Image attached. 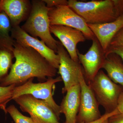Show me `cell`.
Returning a JSON list of instances; mask_svg holds the SVG:
<instances>
[{"label": "cell", "instance_id": "cell-14", "mask_svg": "<svg viewBox=\"0 0 123 123\" xmlns=\"http://www.w3.org/2000/svg\"><path fill=\"white\" fill-rule=\"evenodd\" d=\"M88 25L105 54L112 39L123 27V15L111 22Z\"/></svg>", "mask_w": 123, "mask_h": 123}, {"label": "cell", "instance_id": "cell-1", "mask_svg": "<svg viewBox=\"0 0 123 123\" xmlns=\"http://www.w3.org/2000/svg\"><path fill=\"white\" fill-rule=\"evenodd\" d=\"M13 53L15 62L8 74L0 84L2 86L21 85L31 78H36L46 81L55 76L57 69L34 49L24 47L14 41Z\"/></svg>", "mask_w": 123, "mask_h": 123}, {"label": "cell", "instance_id": "cell-25", "mask_svg": "<svg viewBox=\"0 0 123 123\" xmlns=\"http://www.w3.org/2000/svg\"><path fill=\"white\" fill-rule=\"evenodd\" d=\"M117 112L114 110V111L109 113H105V114L102 116L101 118L97 120L92 122L88 123H102L104 121H105L106 120L108 119L111 117L117 115Z\"/></svg>", "mask_w": 123, "mask_h": 123}, {"label": "cell", "instance_id": "cell-23", "mask_svg": "<svg viewBox=\"0 0 123 123\" xmlns=\"http://www.w3.org/2000/svg\"><path fill=\"white\" fill-rule=\"evenodd\" d=\"M117 17L123 15V0H112Z\"/></svg>", "mask_w": 123, "mask_h": 123}, {"label": "cell", "instance_id": "cell-5", "mask_svg": "<svg viewBox=\"0 0 123 123\" xmlns=\"http://www.w3.org/2000/svg\"><path fill=\"white\" fill-rule=\"evenodd\" d=\"M34 78L29 79L21 85L15 86L14 89L12 99L24 95H30L35 98L45 101L55 111L60 119V106L53 98V86L57 82L62 81L60 76L56 78H49L46 81L35 83Z\"/></svg>", "mask_w": 123, "mask_h": 123}, {"label": "cell", "instance_id": "cell-8", "mask_svg": "<svg viewBox=\"0 0 123 123\" xmlns=\"http://www.w3.org/2000/svg\"><path fill=\"white\" fill-rule=\"evenodd\" d=\"M79 82L80 102L76 123H90L97 120L102 116L99 111V104L92 88L86 81L82 70L79 75Z\"/></svg>", "mask_w": 123, "mask_h": 123}, {"label": "cell", "instance_id": "cell-26", "mask_svg": "<svg viewBox=\"0 0 123 123\" xmlns=\"http://www.w3.org/2000/svg\"><path fill=\"white\" fill-rule=\"evenodd\" d=\"M115 110L118 112V114L123 115V92L121 93L119 97Z\"/></svg>", "mask_w": 123, "mask_h": 123}, {"label": "cell", "instance_id": "cell-2", "mask_svg": "<svg viewBox=\"0 0 123 123\" xmlns=\"http://www.w3.org/2000/svg\"><path fill=\"white\" fill-rule=\"evenodd\" d=\"M31 3L30 13L21 28L31 36L39 37L56 53L59 42L52 37L50 31L51 25L48 15L50 8L43 0H34Z\"/></svg>", "mask_w": 123, "mask_h": 123}, {"label": "cell", "instance_id": "cell-4", "mask_svg": "<svg viewBox=\"0 0 123 123\" xmlns=\"http://www.w3.org/2000/svg\"><path fill=\"white\" fill-rule=\"evenodd\" d=\"M88 84L92 88L99 105L104 108L105 113L112 112L116 109L119 97L123 92L122 86L115 83L101 70Z\"/></svg>", "mask_w": 123, "mask_h": 123}, {"label": "cell", "instance_id": "cell-17", "mask_svg": "<svg viewBox=\"0 0 123 123\" xmlns=\"http://www.w3.org/2000/svg\"><path fill=\"white\" fill-rule=\"evenodd\" d=\"M13 46L0 43V84L9 74L14 58Z\"/></svg>", "mask_w": 123, "mask_h": 123}, {"label": "cell", "instance_id": "cell-3", "mask_svg": "<svg viewBox=\"0 0 123 123\" xmlns=\"http://www.w3.org/2000/svg\"><path fill=\"white\" fill-rule=\"evenodd\" d=\"M68 5L83 18L87 24L106 23L117 18L112 0L88 1L69 0Z\"/></svg>", "mask_w": 123, "mask_h": 123}, {"label": "cell", "instance_id": "cell-19", "mask_svg": "<svg viewBox=\"0 0 123 123\" xmlns=\"http://www.w3.org/2000/svg\"><path fill=\"white\" fill-rule=\"evenodd\" d=\"M15 85L7 86H0V109L7 113L6 106L7 103L12 99L14 89Z\"/></svg>", "mask_w": 123, "mask_h": 123}, {"label": "cell", "instance_id": "cell-11", "mask_svg": "<svg viewBox=\"0 0 123 123\" xmlns=\"http://www.w3.org/2000/svg\"><path fill=\"white\" fill-rule=\"evenodd\" d=\"M56 53L60 57L58 73L64 82L62 92L64 93L74 86L79 84V75L82 68L79 62L72 59L60 42L58 44Z\"/></svg>", "mask_w": 123, "mask_h": 123}, {"label": "cell", "instance_id": "cell-20", "mask_svg": "<svg viewBox=\"0 0 123 123\" xmlns=\"http://www.w3.org/2000/svg\"><path fill=\"white\" fill-rule=\"evenodd\" d=\"M7 111L15 123H34L31 117L23 115L14 105H11L8 107Z\"/></svg>", "mask_w": 123, "mask_h": 123}, {"label": "cell", "instance_id": "cell-6", "mask_svg": "<svg viewBox=\"0 0 123 123\" xmlns=\"http://www.w3.org/2000/svg\"><path fill=\"white\" fill-rule=\"evenodd\" d=\"M23 112L28 113L34 123H61L55 111L45 101L30 95L13 99Z\"/></svg>", "mask_w": 123, "mask_h": 123}, {"label": "cell", "instance_id": "cell-18", "mask_svg": "<svg viewBox=\"0 0 123 123\" xmlns=\"http://www.w3.org/2000/svg\"><path fill=\"white\" fill-rule=\"evenodd\" d=\"M12 28L9 17L3 11H0V43L10 46H13L14 40L11 37Z\"/></svg>", "mask_w": 123, "mask_h": 123}, {"label": "cell", "instance_id": "cell-10", "mask_svg": "<svg viewBox=\"0 0 123 123\" xmlns=\"http://www.w3.org/2000/svg\"><path fill=\"white\" fill-rule=\"evenodd\" d=\"M11 36L18 44L33 49L44 57L54 68L56 69L59 68L60 64L59 55L48 47L43 41L31 36L24 31L20 26L12 28Z\"/></svg>", "mask_w": 123, "mask_h": 123}, {"label": "cell", "instance_id": "cell-13", "mask_svg": "<svg viewBox=\"0 0 123 123\" xmlns=\"http://www.w3.org/2000/svg\"><path fill=\"white\" fill-rule=\"evenodd\" d=\"M31 3L28 0H0V11L9 17L12 27L19 26L29 17Z\"/></svg>", "mask_w": 123, "mask_h": 123}, {"label": "cell", "instance_id": "cell-22", "mask_svg": "<svg viewBox=\"0 0 123 123\" xmlns=\"http://www.w3.org/2000/svg\"><path fill=\"white\" fill-rule=\"evenodd\" d=\"M49 8L61 5H68V1L66 0H43Z\"/></svg>", "mask_w": 123, "mask_h": 123}, {"label": "cell", "instance_id": "cell-9", "mask_svg": "<svg viewBox=\"0 0 123 123\" xmlns=\"http://www.w3.org/2000/svg\"><path fill=\"white\" fill-rule=\"evenodd\" d=\"M77 55L79 63L83 66L85 79L88 84L102 68L105 59V53L95 37L92 40V45L85 54L80 53L78 50Z\"/></svg>", "mask_w": 123, "mask_h": 123}, {"label": "cell", "instance_id": "cell-27", "mask_svg": "<svg viewBox=\"0 0 123 123\" xmlns=\"http://www.w3.org/2000/svg\"><path fill=\"white\" fill-rule=\"evenodd\" d=\"M108 123H123V115L118 114L111 117L108 119Z\"/></svg>", "mask_w": 123, "mask_h": 123}, {"label": "cell", "instance_id": "cell-16", "mask_svg": "<svg viewBox=\"0 0 123 123\" xmlns=\"http://www.w3.org/2000/svg\"><path fill=\"white\" fill-rule=\"evenodd\" d=\"M102 68L112 81L123 88V62L119 56L114 53L107 55Z\"/></svg>", "mask_w": 123, "mask_h": 123}, {"label": "cell", "instance_id": "cell-24", "mask_svg": "<svg viewBox=\"0 0 123 123\" xmlns=\"http://www.w3.org/2000/svg\"><path fill=\"white\" fill-rule=\"evenodd\" d=\"M121 44H123V27L115 35L110 45Z\"/></svg>", "mask_w": 123, "mask_h": 123}, {"label": "cell", "instance_id": "cell-21", "mask_svg": "<svg viewBox=\"0 0 123 123\" xmlns=\"http://www.w3.org/2000/svg\"><path fill=\"white\" fill-rule=\"evenodd\" d=\"M111 53H114L118 55L123 62V44L110 45L105 54V56Z\"/></svg>", "mask_w": 123, "mask_h": 123}, {"label": "cell", "instance_id": "cell-28", "mask_svg": "<svg viewBox=\"0 0 123 123\" xmlns=\"http://www.w3.org/2000/svg\"><path fill=\"white\" fill-rule=\"evenodd\" d=\"M108 119L106 120L105 121H104L102 123H108Z\"/></svg>", "mask_w": 123, "mask_h": 123}, {"label": "cell", "instance_id": "cell-7", "mask_svg": "<svg viewBox=\"0 0 123 123\" xmlns=\"http://www.w3.org/2000/svg\"><path fill=\"white\" fill-rule=\"evenodd\" d=\"M51 25H61L80 31L86 39L92 40L95 38L88 24L81 16L68 5H61L50 8L48 13Z\"/></svg>", "mask_w": 123, "mask_h": 123}, {"label": "cell", "instance_id": "cell-12", "mask_svg": "<svg viewBox=\"0 0 123 123\" xmlns=\"http://www.w3.org/2000/svg\"><path fill=\"white\" fill-rule=\"evenodd\" d=\"M50 31L59 39L72 59L79 62L77 45L86 39L83 33L77 29L61 25H50Z\"/></svg>", "mask_w": 123, "mask_h": 123}, {"label": "cell", "instance_id": "cell-15", "mask_svg": "<svg viewBox=\"0 0 123 123\" xmlns=\"http://www.w3.org/2000/svg\"><path fill=\"white\" fill-rule=\"evenodd\" d=\"M81 87L80 84L70 88L66 92L60 107L61 114L65 117L64 123H76L80 102Z\"/></svg>", "mask_w": 123, "mask_h": 123}]
</instances>
